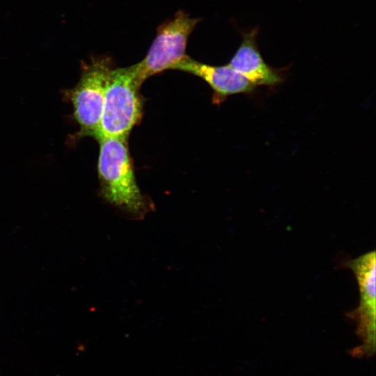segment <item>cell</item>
Listing matches in <instances>:
<instances>
[{"label":"cell","mask_w":376,"mask_h":376,"mask_svg":"<svg viewBox=\"0 0 376 376\" xmlns=\"http://www.w3.org/2000/svg\"><path fill=\"white\" fill-rule=\"evenodd\" d=\"M99 142L97 171L102 197L131 217L143 218L152 204L136 182L127 139L107 137Z\"/></svg>","instance_id":"obj_1"},{"label":"cell","mask_w":376,"mask_h":376,"mask_svg":"<svg viewBox=\"0 0 376 376\" xmlns=\"http://www.w3.org/2000/svg\"><path fill=\"white\" fill-rule=\"evenodd\" d=\"M143 82L137 63L111 70L105 88L98 141L107 137L128 138L142 118L143 100L140 88Z\"/></svg>","instance_id":"obj_2"},{"label":"cell","mask_w":376,"mask_h":376,"mask_svg":"<svg viewBox=\"0 0 376 376\" xmlns=\"http://www.w3.org/2000/svg\"><path fill=\"white\" fill-rule=\"evenodd\" d=\"M199 21L200 19L191 17L185 12L179 10L173 19L158 26L146 56L137 63L143 81L165 70H175L187 56L188 39Z\"/></svg>","instance_id":"obj_3"},{"label":"cell","mask_w":376,"mask_h":376,"mask_svg":"<svg viewBox=\"0 0 376 376\" xmlns=\"http://www.w3.org/2000/svg\"><path fill=\"white\" fill-rule=\"evenodd\" d=\"M113 68L109 57L93 59L84 68L81 79L70 97L81 135L98 139L107 82Z\"/></svg>","instance_id":"obj_4"},{"label":"cell","mask_w":376,"mask_h":376,"mask_svg":"<svg viewBox=\"0 0 376 376\" xmlns=\"http://www.w3.org/2000/svg\"><path fill=\"white\" fill-rule=\"evenodd\" d=\"M347 265L355 275L359 291V304L351 313L352 318L357 322V334L362 341L358 352L371 355L375 350V251H369L349 260Z\"/></svg>","instance_id":"obj_5"},{"label":"cell","mask_w":376,"mask_h":376,"mask_svg":"<svg viewBox=\"0 0 376 376\" xmlns=\"http://www.w3.org/2000/svg\"><path fill=\"white\" fill-rule=\"evenodd\" d=\"M175 70L196 75L205 81L213 91L212 102L219 104L228 96L239 93H251L256 86L233 67L212 65L187 56Z\"/></svg>","instance_id":"obj_6"},{"label":"cell","mask_w":376,"mask_h":376,"mask_svg":"<svg viewBox=\"0 0 376 376\" xmlns=\"http://www.w3.org/2000/svg\"><path fill=\"white\" fill-rule=\"evenodd\" d=\"M258 33V27L242 33V42L228 64L256 87L277 86L283 81V69H276L266 63L256 42Z\"/></svg>","instance_id":"obj_7"}]
</instances>
